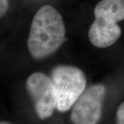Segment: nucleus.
Returning a JSON list of instances; mask_svg holds the SVG:
<instances>
[{"instance_id": "nucleus-1", "label": "nucleus", "mask_w": 124, "mask_h": 124, "mask_svg": "<svg viewBox=\"0 0 124 124\" xmlns=\"http://www.w3.org/2000/svg\"><path fill=\"white\" fill-rule=\"evenodd\" d=\"M66 41L61 14L52 6L39 9L31 23L28 48L31 57L41 60L54 53Z\"/></svg>"}, {"instance_id": "nucleus-2", "label": "nucleus", "mask_w": 124, "mask_h": 124, "mask_svg": "<svg viewBox=\"0 0 124 124\" xmlns=\"http://www.w3.org/2000/svg\"><path fill=\"white\" fill-rule=\"evenodd\" d=\"M94 15L95 19L89 29V40L97 48L110 47L121 35L117 22L124 20V0H101L96 5Z\"/></svg>"}, {"instance_id": "nucleus-3", "label": "nucleus", "mask_w": 124, "mask_h": 124, "mask_svg": "<svg viewBox=\"0 0 124 124\" xmlns=\"http://www.w3.org/2000/svg\"><path fill=\"white\" fill-rule=\"evenodd\" d=\"M50 79L57 93V110L59 112H66L85 91L87 84L85 75L79 68L59 65L51 70Z\"/></svg>"}, {"instance_id": "nucleus-4", "label": "nucleus", "mask_w": 124, "mask_h": 124, "mask_svg": "<svg viewBox=\"0 0 124 124\" xmlns=\"http://www.w3.org/2000/svg\"><path fill=\"white\" fill-rule=\"evenodd\" d=\"M26 88L37 116L41 120L50 118L57 103L56 90L50 77L43 72H34L28 77Z\"/></svg>"}, {"instance_id": "nucleus-5", "label": "nucleus", "mask_w": 124, "mask_h": 124, "mask_svg": "<svg viewBox=\"0 0 124 124\" xmlns=\"http://www.w3.org/2000/svg\"><path fill=\"white\" fill-rule=\"evenodd\" d=\"M106 88L98 84L85 90L74 104L70 114L73 124H97L101 119Z\"/></svg>"}, {"instance_id": "nucleus-6", "label": "nucleus", "mask_w": 124, "mask_h": 124, "mask_svg": "<svg viewBox=\"0 0 124 124\" xmlns=\"http://www.w3.org/2000/svg\"><path fill=\"white\" fill-rule=\"evenodd\" d=\"M116 124H124V101L120 104L116 110Z\"/></svg>"}, {"instance_id": "nucleus-7", "label": "nucleus", "mask_w": 124, "mask_h": 124, "mask_svg": "<svg viewBox=\"0 0 124 124\" xmlns=\"http://www.w3.org/2000/svg\"><path fill=\"white\" fill-rule=\"evenodd\" d=\"M8 9V0H0V18L4 17Z\"/></svg>"}, {"instance_id": "nucleus-8", "label": "nucleus", "mask_w": 124, "mask_h": 124, "mask_svg": "<svg viewBox=\"0 0 124 124\" xmlns=\"http://www.w3.org/2000/svg\"><path fill=\"white\" fill-rule=\"evenodd\" d=\"M0 124H12L7 121H0Z\"/></svg>"}]
</instances>
